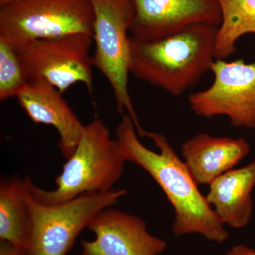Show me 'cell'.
I'll return each instance as SVG.
<instances>
[{
  "mask_svg": "<svg viewBox=\"0 0 255 255\" xmlns=\"http://www.w3.org/2000/svg\"><path fill=\"white\" fill-rule=\"evenodd\" d=\"M217 28L196 23L154 41L130 37V74L170 95H182L211 72Z\"/></svg>",
  "mask_w": 255,
  "mask_h": 255,
  "instance_id": "7a4b0ae2",
  "label": "cell"
},
{
  "mask_svg": "<svg viewBox=\"0 0 255 255\" xmlns=\"http://www.w3.org/2000/svg\"><path fill=\"white\" fill-rule=\"evenodd\" d=\"M226 255H255V251L245 245H237L233 246Z\"/></svg>",
  "mask_w": 255,
  "mask_h": 255,
  "instance_id": "ac0fdd59",
  "label": "cell"
},
{
  "mask_svg": "<svg viewBox=\"0 0 255 255\" xmlns=\"http://www.w3.org/2000/svg\"><path fill=\"white\" fill-rule=\"evenodd\" d=\"M255 187V160L215 179L209 184L206 200L223 225L245 228L253 215L251 193Z\"/></svg>",
  "mask_w": 255,
  "mask_h": 255,
  "instance_id": "4fadbf2b",
  "label": "cell"
},
{
  "mask_svg": "<svg viewBox=\"0 0 255 255\" xmlns=\"http://www.w3.org/2000/svg\"><path fill=\"white\" fill-rule=\"evenodd\" d=\"M30 227L26 177H3L0 182V240L24 250Z\"/></svg>",
  "mask_w": 255,
  "mask_h": 255,
  "instance_id": "5bb4252c",
  "label": "cell"
},
{
  "mask_svg": "<svg viewBox=\"0 0 255 255\" xmlns=\"http://www.w3.org/2000/svg\"><path fill=\"white\" fill-rule=\"evenodd\" d=\"M134 14L130 37L159 39L196 23L219 26L221 13L216 0H131Z\"/></svg>",
  "mask_w": 255,
  "mask_h": 255,
  "instance_id": "9c48e42d",
  "label": "cell"
},
{
  "mask_svg": "<svg viewBox=\"0 0 255 255\" xmlns=\"http://www.w3.org/2000/svg\"><path fill=\"white\" fill-rule=\"evenodd\" d=\"M18 105L33 123L51 126L59 135L58 147L68 159L76 149L84 127L62 93L44 80L29 81L18 95Z\"/></svg>",
  "mask_w": 255,
  "mask_h": 255,
  "instance_id": "8fae6325",
  "label": "cell"
},
{
  "mask_svg": "<svg viewBox=\"0 0 255 255\" xmlns=\"http://www.w3.org/2000/svg\"><path fill=\"white\" fill-rule=\"evenodd\" d=\"M116 135L127 162L137 164L150 174L173 207L172 231L176 236L198 233L218 243L228 239L224 225L164 135L145 130L144 136L152 139L159 152L150 150L139 140L131 117L127 114L122 115Z\"/></svg>",
  "mask_w": 255,
  "mask_h": 255,
  "instance_id": "6da1fadb",
  "label": "cell"
},
{
  "mask_svg": "<svg viewBox=\"0 0 255 255\" xmlns=\"http://www.w3.org/2000/svg\"><path fill=\"white\" fill-rule=\"evenodd\" d=\"M92 43L90 35L77 33L35 40L16 48L30 81L44 80L62 94L77 83L92 92Z\"/></svg>",
  "mask_w": 255,
  "mask_h": 255,
  "instance_id": "52a82bcc",
  "label": "cell"
},
{
  "mask_svg": "<svg viewBox=\"0 0 255 255\" xmlns=\"http://www.w3.org/2000/svg\"><path fill=\"white\" fill-rule=\"evenodd\" d=\"M87 228L95 238L81 241V255H159L167 248L143 220L112 207L100 211Z\"/></svg>",
  "mask_w": 255,
  "mask_h": 255,
  "instance_id": "30bf717a",
  "label": "cell"
},
{
  "mask_svg": "<svg viewBox=\"0 0 255 255\" xmlns=\"http://www.w3.org/2000/svg\"><path fill=\"white\" fill-rule=\"evenodd\" d=\"M29 234L24 255H67L77 238L102 210L127 195L124 189L87 193L66 202L44 204L32 197L28 189Z\"/></svg>",
  "mask_w": 255,
  "mask_h": 255,
  "instance_id": "5b68a950",
  "label": "cell"
},
{
  "mask_svg": "<svg viewBox=\"0 0 255 255\" xmlns=\"http://www.w3.org/2000/svg\"><path fill=\"white\" fill-rule=\"evenodd\" d=\"M94 12L92 65L105 77L113 91L119 113L131 117L139 136L142 129L128 89L130 74V28L134 9L131 0H88Z\"/></svg>",
  "mask_w": 255,
  "mask_h": 255,
  "instance_id": "277c9868",
  "label": "cell"
},
{
  "mask_svg": "<svg viewBox=\"0 0 255 255\" xmlns=\"http://www.w3.org/2000/svg\"><path fill=\"white\" fill-rule=\"evenodd\" d=\"M211 86L189 95L191 110L204 118L224 116L236 127L255 128V63L216 59Z\"/></svg>",
  "mask_w": 255,
  "mask_h": 255,
  "instance_id": "ba28073f",
  "label": "cell"
},
{
  "mask_svg": "<svg viewBox=\"0 0 255 255\" xmlns=\"http://www.w3.org/2000/svg\"><path fill=\"white\" fill-rule=\"evenodd\" d=\"M126 162L108 128L95 119L84 127L76 149L55 179L56 187L45 190L27 177L28 189L35 200L44 204H61L87 193L107 192L122 177Z\"/></svg>",
  "mask_w": 255,
  "mask_h": 255,
  "instance_id": "3957f363",
  "label": "cell"
},
{
  "mask_svg": "<svg viewBox=\"0 0 255 255\" xmlns=\"http://www.w3.org/2000/svg\"><path fill=\"white\" fill-rule=\"evenodd\" d=\"M221 13L215 40V58L226 60L236 53L242 36L255 34V0H216Z\"/></svg>",
  "mask_w": 255,
  "mask_h": 255,
  "instance_id": "9a60e30c",
  "label": "cell"
},
{
  "mask_svg": "<svg viewBox=\"0 0 255 255\" xmlns=\"http://www.w3.org/2000/svg\"><path fill=\"white\" fill-rule=\"evenodd\" d=\"M251 146L243 138L214 137L200 133L184 142L182 155L199 185L209 184L232 169L249 154Z\"/></svg>",
  "mask_w": 255,
  "mask_h": 255,
  "instance_id": "7c38bea8",
  "label": "cell"
},
{
  "mask_svg": "<svg viewBox=\"0 0 255 255\" xmlns=\"http://www.w3.org/2000/svg\"><path fill=\"white\" fill-rule=\"evenodd\" d=\"M21 1V0H0V7H2V6L13 4V3L17 2V1Z\"/></svg>",
  "mask_w": 255,
  "mask_h": 255,
  "instance_id": "d6986e66",
  "label": "cell"
},
{
  "mask_svg": "<svg viewBox=\"0 0 255 255\" xmlns=\"http://www.w3.org/2000/svg\"><path fill=\"white\" fill-rule=\"evenodd\" d=\"M0 255H24V251L21 248L12 246L6 242L1 241Z\"/></svg>",
  "mask_w": 255,
  "mask_h": 255,
  "instance_id": "e0dca14e",
  "label": "cell"
},
{
  "mask_svg": "<svg viewBox=\"0 0 255 255\" xmlns=\"http://www.w3.org/2000/svg\"><path fill=\"white\" fill-rule=\"evenodd\" d=\"M29 81L17 48L0 37V100L17 97Z\"/></svg>",
  "mask_w": 255,
  "mask_h": 255,
  "instance_id": "2e32d148",
  "label": "cell"
},
{
  "mask_svg": "<svg viewBox=\"0 0 255 255\" xmlns=\"http://www.w3.org/2000/svg\"><path fill=\"white\" fill-rule=\"evenodd\" d=\"M93 22L88 0H21L0 7V37L16 48L38 39L92 36Z\"/></svg>",
  "mask_w": 255,
  "mask_h": 255,
  "instance_id": "8992f818",
  "label": "cell"
}]
</instances>
